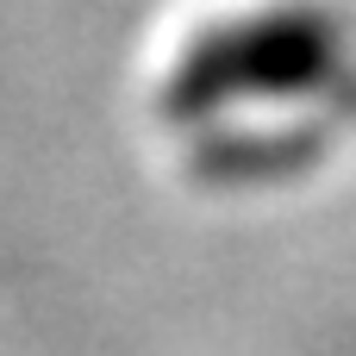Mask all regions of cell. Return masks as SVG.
<instances>
[{
	"label": "cell",
	"instance_id": "1",
	"mask_svg": "<svg viewBox=\"0 0 356 356\" xmlns=\"http://www.w3.org/2000/svg\"><path fill=\"white\" fill-rule=\"evenodd\" d=\"M325 69H332V31L307 13H282L200 44L175 75V106L194 113L238 94H288V88H313Z\"/></svg>",
	"mask_w": 356,
	"mask_h": 356
}]
</instances>
